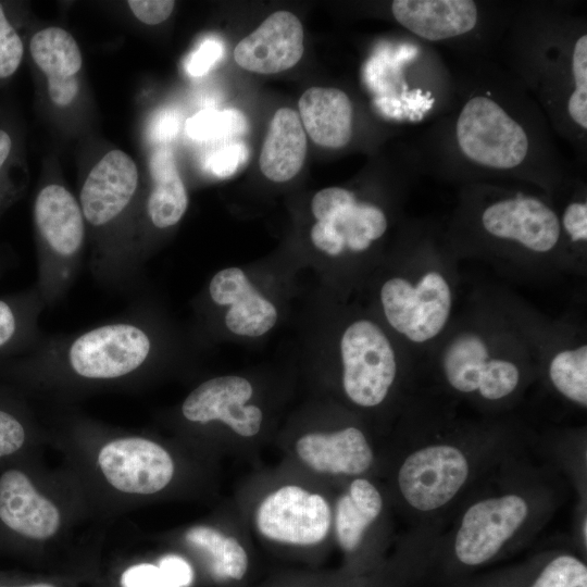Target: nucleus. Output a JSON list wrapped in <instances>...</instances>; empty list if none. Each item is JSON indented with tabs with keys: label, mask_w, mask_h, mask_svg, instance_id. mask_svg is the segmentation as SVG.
I'll list each match as a JSON object with an SVG mask.
<instances>
[{
	"label": "nucleus",
	"mask_w": 587,
	"mask_h": 587,
	"mask_svg": "<svg viewBox=\"0 0 587 587\" xmlns=\"http://www.w3.org/2000/svg\"><path fill=\"white\" fill-rule=\"evenodd\" d=\"M551 477L516 455L499 466L460 504L451 529L440 536L453 559L479 566L530 539L558 507L560 494Z\"/></svg>",
	"instance_id": "1"
},
{
	"label": "nucleus",
	"mask_w": 587,
	"mask_h": 587,
	"mask_svg": "<svg viewBox=\"0 0 587 587\" xmlns=\"http://www.w3.org/2000/svg\"><path fill=\"white\" fill-rule=\"evenodd\" d=\"M516 451L499 439L445 436L420 440L405 450L396 467L398 499L416 527L436 528Z\"/></svg>",
	"instance_id": "2"
},
{
	"label": "nucleus",
	"mask_w": 587,
	"mask_h": 587,
	"mask_svg": "<svg viewBox=\"0 0 587 587\" xmlns=\"http://www.w3.org/2000/svg\"><path fill=\"white\" fill-rule=\"evenodd\" d=\"M71 508L32 458L0 467V548L28 549L63 538Z\"/></svg>",
	"instance_id": "3"
},
{
	"label": "nucleus",
	"mask_w": 587,
	"mask_h": 587,
	"mask_svg": "<svg viewBox=\"0 0 587 587\" xmlns=\"http://www.w3.org/2000/svg\"><path fill=\"white\" fill-rule=\"evenodd\" d=\"M88 459L96 482L121 498L161 494L176 475L172 453L160 442L139 435L105 439L90 449Z\"/></svg>",
	"instance_id": "4"
},
{
	"label": "nucleus",
	"mask_w": 587,
	"mask_h": 587,
	"mask_svg": "<svg viewBox=\"0 0 587 587\" xmlns=\"http://www.w3.org/2000/svg\"><path fill=\"white\" fill-rule=\"evenodd\" d=\"M339 354L348 400L363 409L383 404L398 373L395 350L384 330L371 320L353 321L341 334Z\"/></svg>",
	"instance_id": "5"
},
{
	"label": "nucleus",
	"mask_w": 587,
	"mask_h": 587,
	"mask_svg": "<svg viewBox=\"0 0 587 587\" xmlns=\"http://www.w3.org/2000/svg\"><path fill=\"white\" fill-rule=\"evenodd\" d=\"M311 211L315 218L310 230L311 242L328 257L363 252L387 229L382 209L358 201L353 192L340 187L317 191Z\"/></svg>",
	"instance_id": "6"
},
{
	"label": "nucleus",
	"mask_w": 587,
	"mask_h": 587,
	"mask_svg": "<svg viewBox=\"0 0 587 587\" xmlns=\"http://www.w3.org/2000/svg\"><path fill=\"white\" fill-rule=\"evenodd\" d=\"M455 136L462 153L482 166L513 168L528 152V137L522 125L484 96L472 97L463 105Z\"/></svg>",
	"instance_id": "7"
},
{
	"label": "nucleus",
	"mask_w": 587,
	"mask_h": 587,
	"mask_svg": "<svg viewBox=\"0 0 587 587\" xmlns=\"http://www.w3.org/2000/svg\"><path fill=\"white\" fill-rule=\"evenodd\" d=\"M379 299L388 324L416 344L442 330L452 307L450 286L437 271L425 273L415 285L403 277H391L383 284Z\"/></svg>",
	"instance_id": "8"
},
{
	"label": "nucleus",
	"mask_w": 587,
	"mask_h": 587,
	"mask_svg": "<svg viewBox=\"0 0 587 587\" xmlns=\"http://www.w3.org/2000/svg\"><path fill=\"white\" fill-rule=\"evenodd\" d=\"M254 522L271 541L292 546L322 542L333 527V511L320 494L286 485L268 494L259 504Z\"/></svg>",
	"instance_id": "9"
},
{
	"label": "nucleus",
	"mask_w": 587,
	"mask_h": 587,
	"mask_svg": "<svg viewBox=\"0 0 587 587\" xmlns=\"http://www.w3.org/2000/svg\"><path fill=\"white\" fill-rule=\"evenodd\" d=\"M441 367L451 389L488 402L511 397L522 378L515 363L490 358L484 340L473 333H462L449 342L444 351Z\"/></svg>",
	"instance_id": "10"
},
{
	"label": "nucleus",
	"mask_w": 587,
	"mask_h": 587,
	"mask_svg": "<svg viewBox=\"0 0 587 587\" xmlns=\"http://www.w3.org/2000/svg\"><path fill=\"white\" fill-rule=\"evenodd\" d=\"M151 349L148 335L130 324H110L93 328L72 344L68 362L80 377L114 379L141 366Z\"/></svg>",
	"instance_id": "11"
},
{
	"label": "nucleus",
	"mask_w": 587,
	"mask_h": 587,
	"mask_svg": "<svg viewBox=\"0 0 587 587\" xmlns=\"http://www.w3.org/2000/svg\"><path fill=\"white\" fill-rule=\"evenodd\" d=\"M253 396L251 383L238 375H223L198 385L182 403V414L190 423L221 422L241 437L259 434L263 412L248 403Z\"/></svg>",
	"instance_id": "12"
},
{
	"label": "nucleus",
	"mask_w": 587,
	"mask_h": 587,
	"mask_svg": "<svg viewBox=\"0 0 587 587\" xmlns=\"http://www.w3.org/2000/svg\"><path fill=\"white\" fill-rule=\"evenodd\" d=\"M211 300L226 308L224 323L236 336L260 337L277 323L275 304L263 296L238 266H228L216 272L209 284Z\"/></svg>",
	"instance_id": "13"
},
{
	"label": "nucleus",
	"mask_w": 587,
	"mask_h": 587,
	"mask_svg": "<svg viewBox=\"0 0 587 587\" xmlns=\"http://www.w3.org/2000/svg\"><path fill=\"white\" fill-rule=\"evenodd\" d=\"M303 54V28L299 18L288 11L271 14L234 50V59L242 68L275 74L296 65Z\"/></svg>",
	"instance_id": "14"
},
{
	"label": "nucleus",
	"mask_w": 587,
	"mask_h": 587,
	"mask_svg": "<svg viewBox=\"0 0 587 587\" xmlns=\"http://www.w3.org/2000/svg\"><path fill=\"white\" fill-rule=\"evenodd\" d=\"M482 224L490 235L520 242L535 252H548L559 241L557 214L536 198L504 199L487 207Z\"/></svg>",
	"instance_id": "15"
},
{
	"label": "nucleus",
	"mask_w": 587,
	"mask_h": 587,
	"mask_svg": "<svg viewBox=\"0 0 587 587\" xmlns=\"http://www.w3.org/2000/svg\"><path fill=\"white\" fill-rule=\"evenodd\" d=\"M296 452L312 471L337 476H364L375 462L371 442L357 426L305 434L297 440Z\"/></svg>",
	"instance_id": "16"
},
{
	"label": "nucleus",
	"mask_w": 587,
	"mask_h": 587,
	"mask_svg": "<svg viewBox=\"0 0 587 587\" xmlns=\"http://www.w3.org/2000/svg\"><path fill=\"white\" fill-rule=\"evenodd\" d=\"M138 182L133 159L121 150L108 152L89 172L80 191L85 218L99 226L115 218L130 201Z\"/></svg>",
	"instance_id": "17"
},
{
	"label": "nucleus",
	"mask_w": 587,
	"mask_h": 587,
	"mask_svg": "<svg viewBox=\"0 0 587 587\" xmlns=\"http://www.w3.org/2000/svg\"><path fill=\"white\" fill-rule=\"evenodd\" d=\"M391 12L400 25L430 41L471 32L478 14L470 0H395Z\"/></svg>",
	"instance_id": "18"
},
{
	"label": "nucleus",
	"mask_w": 587,
	"mask_h": 587,
	"mask_svg": "<svg viewBox=\"0 0 587 587\" xmlns=\"http://www.w3.org/2000/svg\"><path fill=\"white\" fill-rule=\"evenodd\" d=\"M38 67L47 75L48 93L60 105H68L78 92L76 74L82 67V53L74 37L60 27L37 32L29 43Z\"/></svg>",
	"instance_id": "19"
},
{
	"label": "nucleus",
	"mask_w": 587,
	"mask_h": 587,
	"mask_svg": "<svg viewBox=\"0 0 587 587\" xmlns=\"http://www.w3.org/2000/svg\"><path fill=\"white\" fill-rule=\"evenodd\" d=\"M384 510L385 499L379 488L365 476L353 477L337 499L333 512V527L339 547L346 553L359 550L380 521Z\"/></svg>",
	"instance_id": "20"
},
{
	"label": "nucleus",
	"mask_w": 587,
	"mask_h": 587,
	"mask_svg": "<svg viewBox=\"0 0 587 587\" xmlns=\"http://www.w3.org/2000/svg\"><path fill=\"white\" fill-rule=\"evenodd\" d=\"M300 120L311 139L325 148H342L352 135V105L337 88L312 87L299 99Z\"/></svg>",
	"instance_id": "21"
},
{
	"label": "nucleus",
	"mask_w": 587,
	"mask_h": 587,
	"mask_svg": "<svg viewBox=\"0 0 587 587\" xmlns=\"http://www.w3.org/2000/svg\"><path fill=\"white\" fill-rule=\"evenodd\" d=\"M307 153V136L299 114L290 108L278 109L268 126L260 168L270 180L283 183L301 170Z\"/></svg>",
	"instance_id": "22"
},
{
	"label": "nucleus",
	"mask_w": 587,
	"mask_h": 587,
	"mask_svg": "<svg viewBox=\"0 0 587 587\" xmlns=\"http://www.w3.org/2000/svg\"><path fill=\"white\" fill-rule=\"evenodd\" d=\"M35 220L41 236L61 255L77 252L84 240V220L79 204L62 186L41 189L35 202Z\"/></svg>",
	"instance_id": "23"
},
{
	"label": "nucleus",
	"mask_w": 587,
	"mask_h": 587,
	"mask_svg": "<svg viewBox=\"0 0 587 587\" xmlns=\"http://www.w3.org/2000/svg\"><path fill=\"white\" fill-rule=\"evenodd\" d=\"M153 187L147 210L149 217L158 228H167L177 224L188 207L185 185L177 171L172 150L158 148L149 162Z\"/></svg>",
	"instance_id": "24"
},
{
	"label": "nucleus",
	"mask_w": 587,
	"mask_h": 587,
	"mask_svg": "<svg viewBox=\"0 0 587 587\" xmlns=\"http://www.w3.org/2000/svg\"><path fill=\"white\" fill-rule=\"evenodd\" d=\"M184 539L208 558L215 576L240 580L247 573L248 554L236 538L213 526L198 524L185 532Z\"/></svg>",
	"instance_id": "25"
},
{
	"label": "nucleus",
	"mask_w": 587,
	"mask_h": 587,
	"mask_svg": "<svg viewBox=\"0 0 587 587\" xmlns=\"http://www.w3.org/2000/svg\"><path fill=\"white\" fill-rule=\"evenodd\" d=\"M548 375L553 388L565 399L587 407V346L558 352L550 361Z\"/></svg>",
	"instance_id": "26"
},
{
	"label": "nucleus",
	"mask_w": 587,
	"mask_h": 587,
	"mask_svg": "<svg viewBox=\"0 0 587 587\" xmlns=\"http://www.w3.org/2000/svg\"><path fill=\"white\" fill-rule=\"evenodd\" d=\"M248 128L245 115L236 109L202 110L186 121L187 135L196 140H214L243 134Z\"/></svg>",
	"instance_id": "27"
},
{
	"label": "nucleus",
	"mask_w": 587,
	"mask_h": 587,
	"mask_svg": "<svg viewBox=\"0 0 587 587\" xmlns=\"http://www.w3.org/2000/svg\"><path fill=\"white\" fill-rule=\"evenodd\" d=\"M35 438L20 414L0 405V467L32 458Z\"/></svg>",
	"instance_id": "28"
},
{
	"label": "nucleus",
	"mask_w": 587,
	"mask_h": 587,
	"mask_svg": "<svg viewBox=\"0 0 587 587\" xmlns=\"http://www.w3.org/2000/svg\"><path fill=\"white\" fill-rule=\"evenodd\" d=\"M529 587H587V566L575 554L560 552L541 567Z\"/></svg>",
	"instance_id": "29"
},
{
	"label": "nucleus",
	"mask_w": 587,
	"mask_h": 587,
	"mask_svg": "<svg viewBox=\"0 0 587 587\" xmlns=\"http://www.w3.org/2000/svg\"><path fill=\"white\" fill-rule=\"evenodd\" d=\"M572 73L575 82L567 102L571 118L583 129L587 128V36H580L573 49Z\"/></svg>",
	"instance_id": "30"
},
{
	"label": "nucleus",
	"mask_w": 587,
	"mask_h": 587,
	"mask_svg": "<svg viewBox=\"0 0 587 587\" xmlns=\"http://www.w3.org/2000/svg\"><path fill=\"white\" fill-rule=\"evenodd\" d=\"M249 150L243 142L228 141L213 150L205 159V167L217 177H228L246 163Z\"/></svg>",
	"instance_id": "31"
},
{
	"label": "nucleus",
	"mask_w": 587,
	"mask_h": 587,
	"mask_svg": "<svg viewBox=\"0 0 587 587\" xmlns=\"http://www.w3.org/2000/svg\"><path fill=\"white\" fill-rule=\"evenodd\" d=\"M22 57V40L7 20L0 3V78L12 75L17 70Z\"/></svg>",
	"instance_id": "32"
},
{
	"label": "nucleus",
	"mask_w": 587,
	"mask_h": 587,
	"mask_svg": "<svg viewBox=\"0 0 587 587\" xmlns=\"http://www.w3.org/2000/svg\"><path fill=\"white\" fill-rule=\"evenodd\" d=\"M121 587H179L165 573L151 563H139L126 569L121 576Z\"/></svg>",
	"instance_id": "33"
},
{
	"label": "nucleus",
	"mask_w": 587,
	"mask_h": 587,
	"mask_svg": "<svg viewBox=\"0 0 587 587\" xmlns=\"http://www.w3.org/2000/svg\"><path fill=\"white\" fill-rule=\"evenodd\" d=\"M224 45L217 38H207L187 58L186 71L191 76H202L223 57Z\"/></svg>",
	"instance_id": "34"
},
{
	"label": "nucleus",
	"mask_w": 587,
	"mask_h": 587,
	"mask_svg": "<svg viewBox=\"0 0 587 587\" xmlns=\"http://www.w3.org/2000/svg\"><path fill=\"white\" fill-rule=\"evenodd\" d=\"M127 4L139 21L148 25H155L165 21L171 15L175 1L129 0Z\"/></svg>",
	"instance_id": "35"
},
{
	"label": "nucleus",
	"mask_w": 587,
	"mask_h": 587,
	"mask_svg": "<svg viewBox=\"0 0 587 587\" xmlns=\"http://www.w3.org/2000/svg\"><path fill=\"white\" fill-rule=\"evenodd\" d=\"M182 118L175 110H164L152 121L150 137L155 142L165 143L172 140L179 132Z\"/></svg>",
	"instance_id": "36"
},
{
	"label": "nucleus",
	"mask_w": 587,
	"mask_h": 587,
	"mask_svg": "<svg viewBox=\"0 0 587 587\" xmlns=\"http://www.w3.org/2000/svg\"><path fill=\"white\" fill-rule=\"evenodd\" d=\"M563 226L574 241L587 239V205L574 202L566 207L563 214Z\"/></svg>",
	"instance_id": "37"
},
{
	"label": "nucleus",
	"mask_w": 587,
	"mask_h": 587,
	"mask_svg": "<svg viewBox=\"0 0 587 587\" xmlns=\"http://www.w3.org/2000/svg\"><path fill=\"white\" fill-rule=\"evenodd\" d=\"M159 567L179 587H187L192 582L193 573L189 563L174 554L163 557L159 561Z\"/></svg>",
	"instance_id": "38"
},
{
	"label": "nucleus",
	"mask_w": 587,
	"mask_h": 587,
	"mask_svg": "<svg viewBox=\"0 0 587 587\" xmlns=\"http://www.w3.org/2000/svg\"><path fill=\"white\" fill-rule=\"evenodd\" d=\"M15 327L16 321L12 309L7 302L0 300V347L13 337Z\"/></svg>",
	"instance_id": "39"
},
{
	"label": "nucleus",
	"mask_w": 587,
	"mask_h": 587,
	"mask_svg": "<svg viewBox=\"0 0 587 587\" xmlns=\"http://www.w3.org/2000/svg\"><path fill=\"white\" fill-rule=\"evenodd\" d=\"M11 145L12 142L10 136L0 129V167L10 153Z\"/></svg>",
	"instance_id": "40"
},
{
	"label": "nucleus",
	"mask_w": 587,
	"mask_h": 587,
	"mask_svg": "<svg viewBox=\"0 0 587 587\" xmlns=\"http://www.w3.org/2000/svg\"><path fill=\"white\" fill-rule=\"evenodd\" d=\"M0 587H57V586L50 583H46V582L16 583V582H7L3 579H0Z\"/></svg>",
	"instance_id": "41"
}]
</instances>
